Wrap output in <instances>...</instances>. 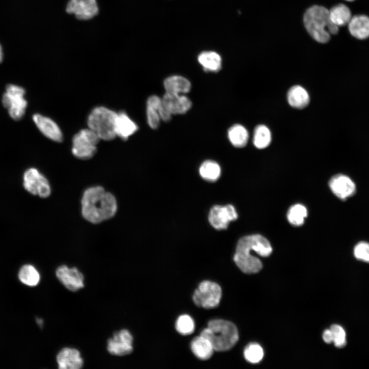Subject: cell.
<instances>
[{"mask_svg":"<svg viewBox=\"0 0 369 369\" xmlns=\"http://www.w3.org/2000/svg\"><path fill=\"white\" fill-rule=\"evenodd\" d=\"M117 202L114 195L101 186L86 189L81 200L83 217L88 221L97 224L111 219L117 211Z\"/></svg>","mask_w":369,"mask_h":369,"instance_id":"6da1fadb","label":"cell"},{"mask_svg":"<svg viewBox=\"0 0 369 369\" xmlns=\"http://www.w3.org/2000/svg\"><path fill=\"white\" fill-rule=\"evenodd\" d=\"M305 27L310 35L317 42L326 43L331 34H336L339 27L331 20L329 11L324 7L313 6L305 12L303 16Z\"/></svg>","mask_w":369,"mask_h":369,"instance_id":"7a4b0ae2","label":"cell"},{"mask_svg":"<svg viewBox=\"0 0 369 369\" xmlns=\"http://www.w3.org/2000/svg\"><path fill=\"white\" fill-rule=\"evenodd\" d=\"M212 344L215 351L224 352L231 349L238 340V332L235 325L223 319L210 321L208 326L200 333Z\"/></svg>","mask_w":369,"mask_h":369,"instance_id":"3957f363","label":"cell"},{"mask_svg":"<svg viewBox=\"0 0 369 369\" xmlns=\"http://www.w3.org/2000/svg\"><path fill=\"white\" fill-rule=\"evenodd\" d=\"M117 112L105 107L94 108L87 119L88 128L94 131L100 139L111 140L116 136L115 124Z\"/></svg>","mask_w":369,"mask_h":369,"instance_id":"277c9868","label":"cell"},{"mask_svg":"<svg viewBox=\"0 0 369 369\" xmlns=\"http://www.w3.org/2000/svg\"><path fill=\"white\" fill-rule=\"evenodd\" d=\"M25 90L21 86L9 84L3 95L2 101L9 116L15 120L21 119L24 116L28 102L25 99Z\"/></svg>","mask_w":369,"mask_h":369,"instance_id":"5b68a950","label":"cell"},{"mask_svg":"<svg viewBox=\"0 0 369 369\" xmlns=\"http://www.w3.org/2000/svg\"><path fill=\"white\" fill-rule=\"evenodd\" d=\"M99 140L97 134L89 128L82 129L73 137L72 153L78 159H89L95 154Z\"/></svg>","mask_w":369,"mask_h":369,"instance_id":"8992f818","label":"cell"},{"mask_svg":"<svg viewBox=\"0 0 369 369\" xmlns=\"http://www.w3.org/2000/svg\"><path fill=\"white\" fill-rule=\"evenodd\" d=\"M234 261L244 273L254 274L262 269L260 260L252 255L248 236L240 238L237 243Z\"/></svg>","mask_w":369,"mask_h":369,"instance_id":"52a82bcc","label":"cell"},{"mask_svg":"<svg viewBox=\"0 0 369 369\" xmlns=\"http://www.w3.org/2000/svg\"><path fill=\"white\" fill-rule=\"evenodd\" d=\"M222 290L216 282L204 280L199 284L193 295L194 303L206 309L217 307L220 303Z\"/></svg>","mask_w":369,"mask_h":369,"instance_id":"ba28073f","label":"cell"},{"mask_svg":"<svg viewBox=\"0 0 369 369\" xmlns=\"http://www.w3.org/2000/svg\"><path fill=\"white\" fill-rule=\"evenodd\" d=\"M23 186L25 189L33 195L47 198L51 193L48 180L37 169H27L23 175Z\"/></svg>","mask_w":369,"mask_h":369,"instance_id":"9c48e42d","label":"cell"},{"mask_svg":"<svg viewBox=\"0 0 369 369\" xmlns=\"http://www.w3.org/2000/svg\"><path fill=\"white\" fill-rule=\"evenodd\" d=\"M237 218L236 210L231 204L214 206L211 209L208 216L210 224L218 230L226 229L229 223Z\"/></svg>","mask_w":369,"mask_h":369,"instance_id":"30bf717a","label":"cell"},{"mask_svg":"<svg viewBox=\"0 0 369 369\" xmlns=\"http://www.w3.org/2000/svg\"><path fill=\"white\" fill-rule=\"evenodd\" d=\"M133 340L132 335L128 330L124 329L115 332L112 338L107 341V350L113 355H128L133 351Z\"/></svg>","mask_w":369,"mask_h":369,"instance_id":"8fae6325","label":"cell"},{"mask_svg":"<svg viewBox=\"0 0 369 369\" xmlns=\"http://www.w3.org/2000/svg\"><path fill=\"white\" fill-rule=\"evenodd\" d=\"M66 12L79 20H89L96 16L99 9L96 0H69Z\"/></svg>","mask_w":369,"mask_h":369,"instance_id":"7c38bea8","label":"cell"},{"mask_svg":"<svg viewBox=\"0 0 369 369\" xmlns=\"http://www.w3.org/2000/svg\"><path fill=\"white\" fill-rule=\"evenodd\" d=\"M59 281L69 290L75 292L84 286L83 274L76 267L58 266L55 272Z\"/></svg>","mask_w":369,"mask_h":369,"instance_id":"4fadbf2b","label":"cell"},{"mask_svg":"<svg viewBox=\"0 0 369 369\" xmlns=\"http://www.w3.org/2000/svg\"><path fill=\"white\" fill-rule=\"evenodd\" d=\"M329 185L335 195L342 200H345L356 192L355 183L345 175L340 174L334 175L330 180Z\"/></svg>","mask_w":369,"mask_h":369,"instance_id":"5bb4252c","label":"cell"},{"mask_svg":"<svg viewBox=\"0 0 369 369\" xmlns=\"http://www.w3.org/2000/svg\"><path fill=\"white\" fill-rule=\"evenodd\" d=\"M161 99L164 106L172 115L184 114L192 107L191 101L184 95L166 92Z\"/></svg>","mask_w":369,"mask_h":369,"instance_id":"9a60e30c","label":"cell"},{"mask_svg":"<svg viewBox=\"0 0 369 369\" xmlns=\"http://www.w3.org/2000/svg\"><path fill=\"white\" fill-rule=\"evenodd\" d=\"M32 119L38 129L46 137L56 142L62 141L61 130L52 119L37 113L33 115Z\"/></svg>","mask_w":369,"mask_h":369,"instance_id":"2e32d148","label":"cell"},{"mask_svg":"<svg viewBox=\"0 0 369 369\" xmlns=\"http://www.w3.org/2000/svg\"><path fill=\"white\" fill-rule=\"evenodd\" d=\"M56 361L60 369H79L83 365L80 352L70 347L63 348L58 352Z\"/></svg>","mask_w":369,"mask_h":369,"instance_id":"e0dca14e","label":"cell"},{"mask_svg":"<svg viewBox=\"0 0 369 369\" xmlns=\"http://www.w3.org/2000/svg\"><path fill=\"white\" fill-rule=\"evenodd\" d=\"M138 129V126L129 116L124 112L117 113L115 132L116 136L122 139H127L132 135Z\"/></svg>","mask_w":369,"mask_h":369,"instance_id":"ac0fdd59","label":"cell"},{"mask_svg":"<svg viewBox=\"0 0 369 369\" xmlns=\"http://www.w3.org/2000/svg\"><path fill=\"white\" fill-rule=\"evenodd\" d=\"M190 347L193 354L201 360L209 359L215 351L211 342L201 335L192 340Z\"/></svg>","mask_w":369,"mask_h":369,"instance_id":"d6986e66","label":"cell"},{"mask_svg":"<svg viewBox=\"0 0 369 369\" xmlns=\"http://www.w3.org/2000/svg\"><path fill=\"white\" fill-rule=\"evenodd\" d=\"M348 30L354 37L364 39L369 37V17L364 15L352 16L348 24Z\"/></svg>","mask_w":369,"mask_h":369,"instance_id":"ffe728a7","label":"cell"},{"mask_svg":"<svg viewBox=\"0 0 369 369\" xmlns=\"http://www.w3.org/2000/svg\"><path fill=\"white\" fill-rule=\"evenodd\" d=\"M166 92L183 94L189 92L191 88L190 81L180 75H173L166 78L163 81Z\"/></svg>","mask_w":369,"mask_h":369,"instance_id":"44dd1931","label":"cell"},{"mask_svg":"<svg viewBox=\"0 0 369 369\" xmlns=\"http://www.w3.org/2000/svg\"><path fill=\"white\" fill-rule=\"evenodd\" d=\"M287 98L289 105L295 108L303 109L310 102V96L306 90L299 85L292 87L288 91Z\"/></svg>","mask_w":369,"mask_h":369,"instance_id":"7402d4cb","label":"cell"},{"mask_svg":"<svg viewBox=\"0 0 369 369\" xmlns=\"http://www.w3.org/2000/svg\"><path fill=\"white\" fill-rule=\"evenodd\" d=\"M198 61L205 71L218 72L221 68V58L216 52L204 51L198 56Z\"/></svg>","mask_w":369,"mask_h":369,"instance_id":"603a6c76","label":"cell"},{"mask_svg":"<svg viewBox=\"0 0 369 369\" xmlns=\"http://www.w3.org/2000/svg\"><path fill=\"white\" fill-rule=\"evenodd\" d=\"M329 11L331 20L338 27L348 25L352 17L348 7L342 4L334 6Z\"/></svg>","mask_w":369,"mask_h":369,"instance_id":"cb8c5ba5","label":"cell"},{"mask_svg":"<svg viewBox=\"0 0 369 369\" xmlns=\"http://www.w3.org/2000/svg\"><path fill=\"white\" fill-rule=\"evenodd\" d=\"M228 137L232 145L236 148H242L246 146L249 139L247 130L240 124L231 126L228 131Z\"/></svg>","mask_w":369,"mask_h":369,"instance_id":"d4e9b609","label":"cell"},{"mask_svg":"<svg viewBox=\"0 0 369 369\" xmlns=\"http://www.w3.org/2000/svg\"><path fill=\"white\" fill-rule=\"evenodd\" d=\"M199 172L203 179L213 182L219 178L221 174V169L216 162L208 160L201 163L199 167Z\"/></svg>","mask_w":369,"mask_h":369,"instance_id":"484cf974","label":"cell"},{"mask_svg":"<svg viewBox=\"0 0 369 369\" xmlns=\"http://www.w3.org/2000/svg\"><path fill=\"white\" fill-rule=\"evenodd\" d=\"M272 139L269 129L263 125H259L254 129L253 142L256 148L262 149L268 147Z\"/></svg>","mask_w":369,"mask_h":369,"instance_id":"4316f807","label":"cell"},{"mask_svg":"<svg viewBox=\"0 0 369 369\" xmlns=\"http://www.w3.org/2000/svg\"><path fill=\"white\" fill-rule=\"evenodd\" d=\"M18 277L22 282L29 286L36 285L40 280L39 273L30 264H26L21 268Z\"/></svg>","mask_w":369,"mask_h":369,"instance_id":"83f0119b","label":"cell"},{"mask_svg":"<svg viewBox=\"0 0 369 369\" xmlns=\"http://www.w3.org/2000/svg\"><path fill=\"white\" fill-rule=\"evenodd\" d=\"M308 215L307 209L303 205L295 204L291 206L287 213L289 222L294 226H300Z\"/></svg>","mask_w":369,"mask_h":369,"instance_id":"f1b7e54d","label":"cell"},{"mask_svg":"<svg viewBox=\"0 0 369 369\" xmlns=\"http://www.w3.org/2000/svg\"><path fill=\"white\" fill-rule=\"evenodd\" d=\"M175 328L180 334L184 336L189 335L193 333L195 330V323L189 315H182L177 318Z\"/></svg>","mask_w":369,"mask_h":369,"instance_id":"f546056e","label":"cell"},{"mask_svg":"<svg viewBox=\"0 0 369 369\" xmlns=\"http://www.w3.org/2000/svg\"><path fill=\"white\" fill-rule=\"evenodd\" d=\"M243 355L247 361L251 363H257L263 358V351L258 344L250 343L245 348Z\"/></svg>","mask_w":369,"mask_h":369,"instance_id":"4dcf8cb0","label":"cell"},{"mask_svg":"<svg viewBox=\"0 0 369 369\" xmlns=\"http://www.w3.org/2000/svg\"><path fill=\"white\" fill-rule=\"evenodd\" d=\"M330 330L332 333L333 342L336 347L342 348L346 344L345 332L343 329L337 324L332 325Z\"/></svg>","mask_w":369,"mask_h":369,"instance_id":"1f68e13d","label":"cell"},{"mask_svg":"<svg viewBox=\"0 0 369 369\" xmlns=\"http://www.w3.org/2000/svg\"><path fill=\"white\" fill-rule=\"evenodd\" d=\"M354 255L357 259L369 262V243L364 241L358 243L354 249Z\"/></svg>","mask_w":369,"mask_h":369,"instance_id":"d6a6232c","label":"cell"},{"mask_svg":"<svg viewBox=\"0 0 369 369\" xmlns=\"http://www.w3.org/2000/svg\"><path fill=\"white\" fill-rule=\"evenodd\" d=\"M146 113L148 124L150 127L153 129H157L161 120L157 110L147 106Z\"/></svg>","mask_w":369,"mask_h":369,"instance_id":"836d02e7","label":"cell"},{"mask_svg":"<svg viewBox=\"0 0 369 369\" xmlns=\"http://www.w3.org/2000/svg\"><path fill=\"white\" fill-rule=\"evenodd\" d=\"M322 338L323 341L327 344H330L333 342L332 333L330 329L325 330L324 331L322 335Z\"/></svg>","mask_w":369,"mask_h":369,"instance_id":"e575fe53","label":"cell"},{"mask_svg":"<svg viewBox=\"0 0 369 369\" xmlns=\"http://www.w3.org/2000/svg\"><path fill=\"white\" fill-rule=\"evenodd\" d=\"M3 58V53L2 47L0 45V63L2 61Z\"/></svg>","mask_w":369,"mask_h":369,"instance_id":"d590c367","label":"cell"},{"mask_svg":"<svg viewBox=\"0 0 369 369\" xmlns=\"http://www.w3.org/2000/svg\"><path fill=\"white\" fill-rule=\"evenodd\" d=\"M36 322H37V324H38L40 327L42 326V325H43V320H42V319H39V318H37V319H36Z\"/></svg>","mask_w":369,"mask_h":369,"instance_id":"8d00e7d4","label":"cell"},{"mask_svg":"<svg viewBox=\"0 0 369 369\" xmlns=\"http://www.w3.org/2000/svg\"><path fill=\"white\" fill-rule=\"evenodd\" d=\"M346 1H354V0H346Z\"/></svg>","mask_w":369,"mask_h":369,"instance_id":"74e56055","label":"cell"}]
</instances>
